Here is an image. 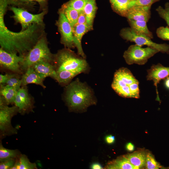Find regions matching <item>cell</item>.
<instances>
[{
  "label": "cell",
  "instance_id": "1",
  "mask_svg": "<svg viewBox=\"0 0 169 169\" xmlns=\"http://www.w3.org/2000/svg\"><path fill=\"white\" fill-rule=\"evenodd\" d=\"M6 0H1L0 6V44L1 48L12 53L24 57L39 39V24L33 23L19 32L9 30L5 26L4 16Z\"/></svg>",
  "mask_w": 169,
  "mask_h": 169
},
{
  "label": "cell",
  "instance_id": "2",
  "mask_svg": "<svg viewBox=\"0 0 169 169\" xmlns=\"http://www.w3.org/2000/svg\"><path fill=\"white\" fill-rule=\"evenodd\" d=\"M64 93L65 100L72 110H84L96 102L93 90L86 83L81 82L78 79L65 86Z\"/></svg>",
  "mask_w": 169,
  "mask_h": 169
},
{
  "label": "cell",
  "instance_id": "3",
  "mask_svg": "<svg viewBox=\"0 0 169 169\" xmlns=\"http://www.w3.org/2000/svg\"><path fill=\"white\" fill-rule=\"evenodd\" d=\"M139 82L131 71L121 67L115 72L111 86L120 96L138 99L140 97Z\"/></svg>",
  "mask_w": 169,
  "mask_h": 169
},
{
  "label": "cell",
  "instance_id": "4",
  "mask_svg": "<svg viewBox=\"0 0 169 169\" xmlns=\"http://www.w3.org/2000/svg\"><path fill=\"white\" fill-rule=\"evenodd\" d=\"M54 63L56 71L66 70L79 74L87 73L90 70L85 58L68 48L59 50L54 55Z\"/></svg>",
  "mask_w": 169,
  "mask_h": 169
},
{
  "label": "cell",
  "instance_id": "5",
  "mask_svg": "<svg viewBox=\"0 0 169 169\" xmlns=\"http://www.w3.org/2000/svg\"><path fill=\"white\" fill-rule=\"evenodd\" d=\"M54 55L50 52L46 40L42 37L39 39L33 48L25 55L21 64L22 71L41 60H44L52 64L54 63Z\"/></svg>",
  "mask_w": 169,
  "mask_h": 169
},
{
  "label": "cell",
  "instance_id": "6",
  "mask_svg": "<svg viewBox=\"0 0 169 169\" xmlns=\"http://www.w3.org/2000/svg\"><path fill=\"white\" fill-rule=\"evenodd\" d=\"M159 52L157 49L150 47L143 48L136 44L129 46L125 50L123 57L128 65L136 64H145L148 60L157 53Z\"/></svg>",
  "mask_w": 169,
  "mask_h": 169
},
{
  "label": "cell",
  "instance_id": "7",
  "mask_svg": "<svg viewBox=\"0 0 169 169\" xmlns=\"http://www.w3.org/2000/svg\"><path fill=\"white\" fill-rule=\"evenodd\" d=\"M120 35L127 41L134 42L142 47L144 45L151 47L157 49L159 52L169 54V45L166 44H159L153 42L151 39L144 35L135 33L130 27L123 28L120 32Z\"/></svg>",
  "mask_w": 169,
  "mask_h": 169
},
{
  "label": "cell",
  "instance_id": "8",
  "mask_svg": "<svg viewBox=\"0 0 169 169\" xmlns=\"http://www.w3.org/2000/svg\"><path fill=\"white\" fill-rule=\"evenodd\" d=\"M11 10L14 13L13 17L15 21L22 26L21 31H23L33 23L41 25L45 14L43 12L38 14H33L21 8L12 7Z\"/></svg>",
  "mask_w": 169,
  "mask_h": 169
},
{
  "label": "cell",
  "instance_id": "9",
  "mask_svg": "<svg viewBox=\"0 0 169 169\" xmlns=\"http://www.w3.org/2000/svg\"><path fill=\"white\" fill-rule=\"evenodd\" d=\"M57 25L61 35V43L69 49L75 47L73 42V27L61 10L59 12V18Z\"/></svg>",
  "mask_w": 169,
  "mask_h": 169
},
{
  "label": "cell",
  "instance_id": "10",
  "mask_svg": "<svg viewBox=\"0 0 169 169\" xmlns=\"http://www.w3.org/2000/svg\"><path fill=\"white\" fill-rule=\"evenodd\" d=\"M24 57L18 56L17 54L9 53L2 48L0 49V64L1 67L14 73H22L21 64Z\"/></svg>",
  "mask_w": 169,
  "mask_h": 169
},
{
  "label": "cell",
  "instance_id": "11",
  "mask_svg": "<svg viewBox=\"0 0 169 169\" xmlns=\"http://www.w3.org/2000/svg\"><path fill=\"white\" fill-rule=\"evenodd\" d=\"M17 112H18V108L15 105L11 107L8 105H0V129L2 132L14 133L11 120Z\"/></svg>",
  "mask_w": 169,
  "mask_h": 169
},
{
  "label": "cell",
  "instance_id": "12",
  "mask_svg": "<svg viewBox=\"0 0 169 169\" xmlns=\"http://www.w3.org/2000/svg\"><path fill=\"white\" fill-rule=\"evenodd\" d=\"M169 75V67H164L160 64H153L147 70V80L153 82L154 85L156 87L157 100H160L157 85L161 80Z\"/></svg>",
  "mask_w": 169,
  "mask_h": 169
},
{
  "label": "cell",
  "instance_id": "13",
  "mask_svg": "<svg viewBox=\"0 0 169 169\" xmlns=\"http://www.w3.org/2000/svg\"><path fill=\"white\" fill-rule=\"evenodd\" d=\"M14 103L18 107V112L21 114H24L31 110L32 100L26 86H22L18 90Z\"/></svg>",
  "mask_w": 169,
  "mask_h": 169
},
{
  "label": "cell",
  "instance_id": "14",
  "mask_svg": "<svg viewBox=\"0 0 169 169\" xmlns=\"http://www.w3.org/2000/svg\"><path fill=\"white\" fill-rule=\"evenodd\" d=\"M92 29L87 24H77L73 27V42L77 49L78 54L85 59L86 55L82 48V39L85 34Z\"/></svg>",
  "mask_w": 169,
  "mask_h": 169
},
{
  "label": "cell",
  "instance_id": "15",
  "mask_svg": "<svg viewBox=\"0 0 169 169\" xmlns=\"http://www.w3.org/2000/svg\"><path fill=\"white\" fill-rule=\"evenodd\" d=\"M151 7H133L127 11L126 17L127 19L148 22L150 18Z\"/></svg>",
  "mask_w": 169,
  "mask_h": 169
},
{
  "label": "cell",
  "instance_id": "16",
  "mask_svg": "<svg viewBox=\"0 0 169 169\" xmlns=\"http://www.w3.org/2000/svg\"><path fill=\"white\" fill-rule=\"evenodd\" d=\"M32 67L42 78L50 77L55 80L56 78L55 67L51 63L44 60H41L33 64Z\"/></svg>",
  "mask_w": 169,
  "mask_h": 169
},
{
  "label": "cell",
  "instance_id": "17",
  "mask_svg": "<svg viewBox=\"0 0 169 169\" xmlns=\"http://www.w3.org/2000/svg\"><path fill=\"white\" fill-rule=\"evenodd\" d=\"M44 79L31 66L26 69L22 76V86H25L29 84H34L45 88L46 87L43 83Z\"/></svg>",
  "mask_w": 169,
  "mask_h": 169
},
{
  "label": "cell",
  "instance_id": "18",
  "mask_svg": "<svg viewBox=\"0 0 169 169\" xmlns=\"http://www.w3.org/2000/svg\"><path fill=\"white\" fill-rule=\"evenodd\" d=\"M147 153V152L142 150L124 156L137 169H140L145 166Z\"/></svg>",
  "mask_w": 169,
  "mask_h": 169
},
{
  "label": "cell",
  "instance_id": "19",
  "mask_svg": "<svg viewBox=\"0 0 169 169\" xmlns=\"http://www.w3.org/2000/svg\"><path fill=\"white\" fill-rule=\"evenodd\" d=\"M130 28L136 33L144 35L150 38H153L152 33L148 29L147 22L145 21H138L127 19Z\"/></svg>",
  "mask_w": 169,
  "mask_h": 169
},
{
  "label": "cell",
  "instance_id": "20",
  "mask_svg": "<svg viewBox=\"0 0 169 169\" xmlns=\"http://www.w3.org/2000/svg\"><path fill=\"white\" fill-rule=\"evenodd\" d=\"M106 168L109 169H136L124 155L109 162Z\"/></svg>",
  "mask_w": 169,
  "mask_h": 169
},
{
  "label": "cell",
  "instance_id": "21",
  "mask_svg": "<svg viewBox=\"0 0 169 169\" xmlns=\"http://www.w3.org/2000/svg\"><path fill=\"white\" fill-rule=\"evenodd\" d=\"M97 10L95 0H89L83 10L86 16L87 24L92 28Z\"/></svg>",
  "mask_w": 169,
  "mask_h": 169
},
{
  "label": "cell",
  "instance_id": "22",
  "mask_svg": "<svg viewBox=\"0 0 169 169\" xmlns=\"http://www.w3.org/2000/svg\"><path fill=\"white\" fill-rule=\"evenodd\" d=\"M56 72L55 80L62 86H67L74 77L79 74L77 73L66 70H57Z\"/></svg>",
  "mask_w": 169,
  "mask_h": 169
},
{
  "label": "cell",
  "instance_id": "23",
  "mask_svg": "<svg viewBox=\"0 0 169 169\" xmlns=\"http://www.w3.org/2000/svg\"><path fill=\"white\" fill-rule=\"evenodd\" d=\"M131 0H110L112 9L118 14L125 17Z\"/></svg>",
  "mask_w": 169,
  "mask_h": 169
},
{
  "label": "cell",
  "instance_id": "24",
  "mask_svg": "<svg viewBox=\"0 0 169 169\" xmlns=\"http://www.w3.org/2000/svg\"><path fill=\"white\" fill-rule=\"evenodd\" d=\"M18 90L6 84H0V94L6 100L8 104L14 103Z\"/></svg>",
  "mask_w": 169,
  "mask_h": 169
},
{
  "label": "cell",
  "instance_id": "25",
  "mask_svg": "<svg viewBox=\"0 0 169 169\" xmlns=\"http://www.w3.org/2000/svg\"><path fill=\"white\" fill-rule=\"evenodd\" d=\"M60 10L63 12L69 22L73 27L77 23L80 11L65 4Z\"/></svg>",
  "mask_w": 169,
  "mask_h": 169
},
{
  "label": "cell",
  "instance_id": "26",
  "mask_svg": "<svg viewBox=\"0 0 169 169\" xmlns=\"http://www.w3.org/2000/svg\"><path fill=\"white\" fill-rule=\"evenodd\" d=\"M35 163L30 162L25 155H23L20 157L19 161L16 162L11 169H37Z\"/></svg>",
  "mask_w": 169,
  "mask_h": 169
},
{
  "label": "cell",
  "instance_id": "27",
  "mask_svg": "<svg viewBox=\"0 0 169 169\" xmlns=\"http://www.w3.org/2000/svg\"><path fill=\"white\" fill-rule=\"evenodd\" d=\"M19 151L17 150L5 148L2 144L0 146V160L1 162L11 158H14L19 155Z\"/></svg>",
  "mask_w": 169,
  "mask_h": 169
},
{
  "label": "cell",
  "instance_id": "28",
  "mask_svg": "<svg viewBox=\"0 0 169 169\" xmlns=\"http://www.w3.org/2000/svg\"><path fill=\"white\" fill-rule=\"evenodd\" d=\"M19 74L14 73L9 74L8 79L5 84L12 87L18 90L22 86L21 78Z\"/></svg>",
  "mask_w": 169,
  "mask_h": 169
},
{
  "label": "cell",
  "instance_id": "29",
  "mask_svg": "<svg viewBox=\"0 0 169 169\" xmlns=\"http://www.w3.org/2000/svg\"><path fill=\"white\" fill-rule=\"evenodd\" d=\"M145 166L147 169H158L162 167L150 152H147V154Z\"/></svg>",
  "mask_w": 169,
  "mask_h": 169
},
{
  "label": "cell",
  "instance_id": "30",
  "mask_svg": "<svg viewBox=\"0 0 169 169\" xmlns=\"http://www.w3.org/2000/svg\"><path fill=\"white\" fill-rule=\"evenodd\" d=\"M156 10L160 17L165 21L169 26V3H166L164 8L161 6H159Z\"/></svg>",
  "mask_w": 169,
  "mask_h": 169
},
{
  "label": "cell",
  "instance_id": "31",
  "mask_svg": "<svg viewBox=\"0 0 169 169\" xmlns=\"http://www.w3.org/2000/svg\"><path fill=\"white\" fill-rule=\"evenodd\" d=\"M89 0H70L65 4L79 11L83 10L84 7Z\"/></svg>",
  "mask_w": 169,
  "mask_h": 169
},
{
  "label": "cell",
  "instance_id": "32",
  "mask_svg": "<svg viewBox=\"0 0 169 169\" xmlns=\"http://www.w3.org/2000/svg\"><path fill=\"white\" fill-rule=\"evenodd\" d=\"M159 0H131L129 8L133 7H151L152 4Z\"/></svg>",
  "mask_w": 169,
  "mask_h": 169
},
{
  "label": "cell",
  "instance_id": "33",
  "mask_svg": "<svg viewBox=\"0 0 169 169\" xmlns=\"http://www.w3.org/2000/svg\"><path fill=\"white\" fill-rule=\"evenodd\" d=\"M156 34L157 36L160 38L169 40V28L168 27H159L156 29Z\"/></svg>",
  "mask_w": 169,
  "mask_h": 169
},
{
  "label": "cell",
  "instance_id": "34",
  "mask_svg": "<svg viewBox=\"0 0 169 169\" xmlns=\"http://www.w3.org/2000/svg\"><path fill=\"white\" fill-rule=\"evenodd\" d=\"M16 163L14 158H11L1 162L0 164V169H11Z\"/></svg>",
  "mask_w": 169,
  "mask_h": 169
},
{
  "label": "cell",
  "instance_id": "35",
  "mask_svg": "<svg viewBox=\"0 0 169 169\" xmlns=\"http://www.w3.org/2000/svg\"><path fill=\"white\" fill-rule=\"evenodd\" d=\"M86 24L87 23L85 15L83 11H81L76 25Z\"/></svg>",
  "mask_w": 169,
  "mask_h": 169
},
{
  "label": "cell",
  "instance_id": "36",
  "mask_svg": "<svg viewBox=\"0 0 169 169\" xmlns=\"http://www.w3.org/2000/svg\"><path fill=\"white\" fill-rule=\"evenodd\" d=\"M9 74H6L4 75L0 74V84H5L8 77Z\"/></svg>",
  "mask_w": 169,
  "mask_h": 169
},
{
  "label": "cell",
  "instance_id": "37",
  "mask_svg": "<svg viewBox=\"0 0 169 169\" xmlns=\"http://www.w3.org/2000/svg\"><path fill=\"white\" fill-rule=\"evenodd\" d=\"M105 140L106 142L109 144H111L113 143L115 141V137L111 135L107 136Z\"/></svg>",
  "mask_w": 169,
  "mask_h": 169
},
{
  "label": "cell",
  "instance_id": "38",
  "mask_svg": "<svg viewBox=\"0 0 169 169\" xmlns=\"http://www.w3.org/2000/svg\"><path fill=\"white\" fill-rule=\"evenodd\" d=\"M126 149L130 151H132L134 149V146L131 143L129 142L127 143L126 146Z\"/></svg>",
  "mask_w": 169,
  "mask_h": 169
},
{
  "label": "cell",
  "instance_id": "39",
  "mask_svg": "<svg viewBox=\"0 0 169 169\" xmlns=\"http://www.w3.org/2000/svg\"><path fill=\"white\" fill-rule=\"evenodd\" d=\"M91 168L93 169H101L102 167L101 165L99 163H94L91 165Z\"/></svg>",
  "mask_w": 169,
  "mask_h": 169
},
{
  "label": "cell",
  "instance_id": "40",
  "mask_svg": "<svg viewBox=\"0 0 169 169\" xmlns=\"http://www.w3.org/2000/svg\"><path fill=\"white\" fill-rule=\"evenodd\" d=\"M165 85L166 87L169 89V77H167L165 80Z\"/></svg>",
  "mask_w": 169,
  "mask_h": 169
},
{
  "label": "cell",
  "instance_id": "41",
  "mask_svg": "<svg viewBox=\"0 0 169 169\" xmlns=\"http://www.w3.org/2000/svg\"><path fill=\"white\" fill-rule=\"evenodd\" d=\"M23 2H32L33 1H37L39 3H41L45 1L46 0H20Z\"/></svg>",
  "mask_w": 169,
  "mask_h": 169
}]
</instances>
